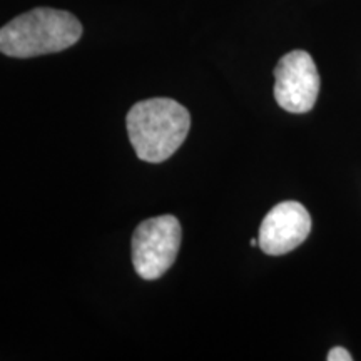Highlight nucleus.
Wrapping results in <instances>:
<instances>
[{
  "label": "nucleus",
  "instance_id": "nucleus-2",
  "mask_svg": "<svg viewBox=\"0 0 361 361\" xmlns=\"http://www.w3.org/2000/svg\"><path fill=\"white\" fill-rule=\"evenodd\" d=\"M82 35V25L71 12L39 7L22 13L0 29V52L29 59L66 51Z\"/></svg>",
  "mask_w": 361,
  "mask_h": 361
},
{
  "label": "nucleus",
  "instance_id": "nucleus-5",
  "mask_svg": "<svg viewBox=\"0 0 361 361\" xmlns=\"http://www.w3.org/2000/svg\"><path fill=\"white\" fill-rule=\"evenodd\" d=\"M311 231V216L296 201L279 202L264 216L259 228V247L269 256L296 250Z\"/></svg>",
  "mask_w": 361,
  "mask_h": 361
},
{
  "label": "nucleus",
  "instance_id": "nucleus-4",
  "mask_svg": "<svg viewBox=\"0 0 361 361\" xmlns=\"http://www.w3.org/2000/svg\"><path fill=\"white\" fill-rule=\"evenodd\" d=\"M274 99L279 107L291 114H305L313 109L322 80L308 52L293 51L283 56L274 69Z\"/></svg>",
  "mask_w": 361,
  "mask_h": 361
},
{
  "label": "nucleus",
  "instance_id": "nucleus-1",
  "mask_svg": "<svg viewBox=\"0 0 361 361\" xmlns=\"http://www.w3.org/2000/svg\"><path fill=\"white\" fill-rule=\"evenodd\" d=\"M128 134L141 161L159 164L184 142L191 128L188 109L174 99L156 97L134 104L128 112Z\"/></svg>",
  "mask_w": 361,
  "mask_h": 361
},
{
  "label": "nucleus",
  "instance_id": "nucleus-3",
  "mask_svg": "<svg viewBox=\"0 0 361 361\" xmlns=\"http://www.w3.org/2000/svg\"><path fill=\"white\" fill-rule=\"evenodd\" d=\"M179 221L174 216H157L142 221L133 236V263L142 279H157L174 264L180 247Z\"/></svg>",
  "mask_w": 361,
  "mask_h": 361
},
{
  "label": "nucleus",
  "instance_id": "nucleus-6",
  "mask_svg": "<svg viewBox=\"0 0 361 361\" xmlns=\"http://www.w3.org/2000/svg\"><path fill=\"white\" fill-rule=\"evenodd\" d=\"M326 360L328 361H351V360H353V356L350 355V351L346 350V348L336 346V348L329 350Z\"/></svg>",
  "mask_w": 361,
  "mask_h": 361
}]
</instances>
